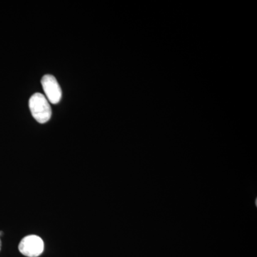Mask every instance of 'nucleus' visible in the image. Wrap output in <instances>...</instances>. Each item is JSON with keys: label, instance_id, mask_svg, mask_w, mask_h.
I'll use <instances>...</instances> for the list:
<instances>
[{"label": "nucleus", "instance_id": "1", "mask_svg": "<svg viewBox=\"0 0 257 257\" xmlns=\"http://www.w3.org/2000/svg\"><path fill=\"white\" fill-rule=\"evenodd\" d=\"M33 117L40 124L46 123L52 116V109L47 98L40 93H35L29 101Z\"/></svg>", "mask_w": 257, "mask_h": 257}, {"label": "nucleus", "instance_id": "4", "mask_svg": "<svg viewBox=\"0 0 257 257\" xmlns=\"http://www.w3.org/2000/svg\"><path fill=\"white\" fill-rule=\"evenodd\" d=\"M1 246H2V242H1V240H0V250H1Z\"/></svg>", "mask_w": 257, "mask_h": 257}, {"label": "nucleus", "instance_id": "2", "mask_svg": "<svg viewBox=\"0 0 257 257\" xmlns=\"http://www.w3.org/2000/svg\"><path fill=\"white\" fill-rule=\"evenodd\" d=\"M44 241L37 235L25 236L19 244V250L25 256L37 257L44 251Z\"/></svg>", "mask_w": 257, "mask_h": 257}, {"label": "nucleus", "instance_id": "3", "mask_svg": "<svg viewBox=\"0 0 257 257\" xmlns=\"http://www.w3.org/2000/svg\"><path fill=\"white\" fill-rule=\"evenodd\" d=\"M41 82L47 99L53 104L60 102L62 98V89L55 77L50 74H46L42 77Z\"/></svg>", "mask_w": 257, "mask_h": 257}, {"label": "nucleus", "instance_id": "5", "mask_svg": "<svg viewBox=\"0 0 257 257\" xmlns=\"http://www.w3.org/2000/svg\"><path fill=\"white\" fill-rule=\"evenodd\" d=\"M3 231H0V236H1L2 235H3Z\"/></svg>", "mask_w": 257, "mask_h": 257}]
</instances>
